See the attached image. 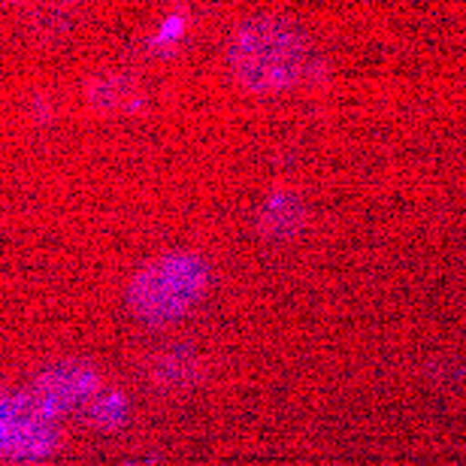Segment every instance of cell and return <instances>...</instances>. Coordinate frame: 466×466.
Here are the masks:
<instances>
[{"label": "cell", "instance_id": "obj_5", "mask_svg": "<svg viewBox=\"0 0 466 466\" xmlns=\"http://www.w3.org/2000/svg\"><path fill=\"white\" fill-rule=\"evenodd\" d=\"M306 221V207L303 200L291 191H276L260 203L255 225L260 237L267 239H288L303 228Z\"/></svg>", "mask_w": 466, "mask_h": 466}, {"label": "cell", "instance_id": "obj_1", "mask_svg": "<svg viewBox=\"0 0 466 466\" xmlns=\"http://www.w3.org/2000/svg\"><path fill=\"white\" fill-rule=\"evenodd\" d=\"M306 40L288 18L255 15L237 27L230 40V70L242 88L255 95L282 91L300 79Z\"/></svg>", "mask_w": 466, "mask_h": 466}, {"label": "cell", "instance_id": "obj_2", "mask_svg": "<svg viewBox=\"0 0 466 466\" xmlns=\"http://www.w3.org/2000/svg\"><path fill=\"white\" fill-rule=\"evenodd\" d=\"M209 269L198 255L173 251V255L155 258L127 285L130 312L146 321H170L207 291Z\"/></svg>", "mask_w": 466, "mask_h": 466}, {"label": "cell", "instance_id": "obj_8", "mask_svg": "<svg viewBox=\"0 0 466 466\" xmlns=\"http://www.w3.org/2000/svg\"><path fill=\"white\" fill-rule=\"evenodd\" d=\"M34 13H27V18H31L34 31H46V25H52V31H58V27H64V22H67V6H58V4H36L31 6Z\"/></svg>", "mask_w": 466, "mask_h": 466}, {"label": "cell", "instance_id": "obj_4", "mask_svg": "<svg viewBox=\"0 0 466 466\" xmlns=\"http://www.w3.org/2000/svg\"><path fill=\"white\" fill-rule=\"evenodd\" d=\"M31 388L55 409V412H64V409L76 406L95 394L97 372L86 360H61V363L46 367Z\"/></svg>", "mask_w": 466, "mask_h": 466}, {"label": "cell", "instance_id": "obj_6", "mask_svg": "<svg viewBox=\"0 0 466 466\" xmlns=\"http://www.w3.org/2000/svg\"><path fill=\"white\" fill-rule=\"evenodd\" d=\"M88 100L97 109H121L134 100V82L118 73H106L88 82Z\"/></svg>", "mask_w": 466, "mask_h": 466}, {"label": "cell", "instance_id": "obj_3", "mask_svg": "<svg viewBox=\"0 0 466 466\" xmlns=\"http://www.w3.org/2000/svg\"><path fill=\"white\" fill-rule=\"evenodd\" d=\"M55 418H58V412L34 388L4 394V403H0V449H4V458H43L58 440Z\"/></svg>", "mask_w": 466, "mask_h": 466}, {"label": "cell", "instance_id": "obj_7", "mask_svg": "<svg viewBox=\"0 0 466 466\" xmlns=\"http://www.w3.org/2000/svg\"><path fill=\"white\" fill-rule=\"evenodd\" d=\"M194 358L188 351H173V354H164V358L155 360V370H152V379L155 385L161 388H179V385H188L194 379Z\"/></svg>", "mask_w": 466, "mask_h": 466}]
</instances>
